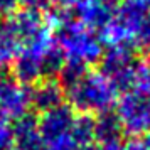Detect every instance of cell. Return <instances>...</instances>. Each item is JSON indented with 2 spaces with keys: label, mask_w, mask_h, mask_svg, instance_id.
<instances>
[{
  "label": "cell",
  "mask_w": 150,
  "mask_h": 150,
  "mask_svg": "<svg viewBox=\"0 0 150 150\" xmlns=\"http://www.w3.org/2000/svg\"><path fill=\"white\" fill-rule=\"evenodd\" d=\"M46 19L51 27H54V42L66 59L79 61L86 66L100 61L105 47L98 32L79 24L66 8L49 12L46 14Z\"/></svg>",
  "instance_id": "1"
},
{
  "label": "cell",
  "mask_w": 150,
  "mask_h": 150,
  "mask_svg": "<svg viewBox=\"0 0 150 150\" xmlns=\"http://www.w3.org/2000/svg\"><path fill=\"white\" fill-rule=\"evenodd\" d=\"M66 95L69 96L74 111L86 115H100L105 111H111L118 101L120 91L101 73L88 71L81 81L73 86Z\"/></svg>",
  "instance_id": "2"
},
{
  "label": "cell",
  "mask_w": 150,
  "mask_h": 150,
  "mask_svg": "<svg viewBox=\"0 0 150 150\" xmlns=\"http://www.w3.org/2000/svg\"><path fill=\"white\" fill-rule=\"evenodd\" d=\"M150 14V7L143 0H122L115 8L108 25L100 32L108 46H133L143 22Z\"/></svg>",
  "instance_id": "3"
},
{
  "label": "cell",
  "mask_w": 150,
  "mask_h": 150,
  "mask_svg": "<svg viewBox=\"0 0 150 150\" xmlns=\"http://www.w3.org/2000/svg\"><path fill=\"white\" fill-rule=\"evenodd\" d=\"M135 46H108L100 57V73L116 86L118 91L133 89L138 66Z\"/></svg>",
  "instance_id": "4"
},
{
  "label": "cell",
  "mask_w": 150,
  "mask_h": 150,
  "mask_svg": "<svg viewBox=\"0 0 150 150\" xmlns=\"http://www.w3.org/2000/svg\"><path fill=\"white\" fill-rule=\"evenodd\" d=\"M115 106V115L123 133L138 138L150 132V95L138 89H128L123 91Z\"/></svg>",
  "instance_id": "5"
},
{
  "label": "cell",
  "mask_w": 150,
  "mask_h": 150,
  "mask_svg": "<svg viewBox=\"0 0 150 150\" xmlns=\"http://www.w3.org/2000/svg\"><path fill=\"white\" fill-rule=\"evenodd\" d=\"M74 118L76 111L73 110L71 105H61L57 108H52L42 113V116L37 120L42 143L52 145V143L62 142V140H69Z\"/></svg>",
  "instance_id": "6"
},
{
  "label": "cell",
  "mask_w": 150,
  "mask_h": 150,
  "mask_svg": "<svg viewBox=\"0 0 150 150\" xmlns=\"http://www.w3.org/2000/svg\"><path fill=\"white\" fill-rule=\"evenodd\" d=\"M0 106L14 120L29 113L30 108L29 88L7 73H0Z\"/></svg>",
  "instance_id": "7"
},
{
  "label": "cell",
  "mask_w": 150,
  "mask_h": 150,
  "mask_svg": "<svg viewBox=\"0 0 150 150\" xmlns=\"http://www.w3.org/2000/svg\"><path fill=\"white\" fill-rule=\"evenodd\" d=\"M29 98H30V106L35 111L46 113L49 110L64 105L66 91L56 78H46L32 84V88L29 89Z\"/></svg>",
  "instance_id": "8"
},
{
  "label": "cell",
  "mask_w": 150,
  "mask_h": 150,
  "mask_svg": "<svg viewBox=\"0 0 150 150\" xmlns=\"http://www.w3.org/2000/svg\"><path fill=\"white\" fill-rule=\"evenodd\" d=\"M73 17L84 27L95 32H101L108 25L113 15V7H108L98 0H78L73 5Z\"/></svg>",
  "instance_id": "9"
},
{
  "label": "cell",
  "mask_w": 150,
  "mask_h": 150,
  "mask_svg": "<svg viewBox=\"0 0 150 150\" xmlns=\"http://www.w3.org/2000/svg\"><path fill=\"white\" fill-rule=\"evenodd\" d=\"M14 137V145L21 150H42L44 143L39 135L37 118L30 111L25 115L15 118L14 127L10 128Z\"/></svg>",
  "instance_id": "10"
},
{
  "label": "cell",
  "mask_w": 150,
  "mask_h": 150,
  "mask_svg": "<svg viewBox=\"0 0 150 150\" xmlns=\"http://www.w3.org/2000/svg\"><path fill=\"white\" fill-rule=\"evenodd\" d=\"M21 47L19 35L10 19L0 21V68H7L8 64H12L21 52Z\"/></svg>",
  "instance_id": "11"
},
{
  "label": "cell",
  "mask_w": 150,
  "mask_h": 150,
  "mask_svg": "<svg viewBox=\"0 0 150 150\" xmlns=\"http://www.w3.org/2000/svg\"><path fill=\"white\" fill-rule=\"evenodd\" d=\"M123 130L113 111H105L95 118V140L98 143L122 142Z\"/></svg>",
  "instance_id": "12"
},
{
  "label": "cell",
  "mask_w": 150,
  "mask_h": 150,
  "mask_svg": "<svg viewBox=\"0 0 150 150\" xmlns=\"http://www.w3.org/2000/svg\"><path fill=\"white\" fill-rule=\"evenodd\" d=\"M71 140L76 143V147H83L95 142V116L86 113L76 115L71 130Z\"/></svg>",
  "instance_id": "13"
},
{
  "label": "cell",
  "mask_w": 150,
  "mask_h": 150,
  "mask_svg": "<svg viewBox=\"0 0 150 150\" xmlns=\"http://www.w3.org/2000/svg\"><path fill=\"white\" fill-rule=\"evenodd\" d=\"M86 73H88V66L86 64H83L79 61H73V59H66L61 71H59V74H57V81L61 83L64 91L68 93L73 86H76L84 78Z\"/></svg>",
  "instance_id": "14"
},
{
  "label": "cell",
  "mask_w": 150,
  "mask_h": 150,
  "mask_svg": "<svg viewBox=\"0 0 150 150\" xmlns=\"http://www.w3.org/2000/svg\"><path fill=\"white\" fill-rule=\"evenodd\" d=\"M66 61V56L62 54V51L57 47V44H52L49 51L42 57V79L46 78H56L61 71L62 64Z\"/></svg>",
  "instance_id": "15"
},
{
  "label": "cell",
  "mask_w": 150,
  "mask_h": 150,
  "mask_svg": "<svg viewBox=\"0 0 150 150\" xmlns=\"http://www.w3.org/2000/svg\"><path fill=\"white\" fill-rule=\"evenodd\" d=\"M133 89L150 95V61H140L135 71Z\"/></svg>",
  "instance_id": "16"
},
{
  "label": "cell",
  "mask_w": 150,
  "mask_h": 150,
  "mask_svg": "<svg viewBox=\"0 0 150 150\" xmlns=\"http://www.w3.org/2000/svg\"><path fill=\"white\" fill-rule=\"evenodd\" d=\"M21 0H0V21L10 19L19 12Z\"/></svg>",
  "instance_id": "17"
},
{
  "label": "cell",
  "mask_w": 150,
  "mask_h": 150,
  "mask_svg": "<svg viewBox=\"0 0 150 150\" xmlns=\"http://www.w3.org/2000/svg\"><path fill=\"white\" fill-rule=\"evenodd\" d=\"M137 42L143 47V51H145V54L149 56V61H150V14H149V17H147V21L143 22L140 32H138Z\"/></svg>",
  "instance_id": "18"
},
{
  "label": "cell",
  "mask_w": 150,
  "mask_h": 150,
  "mask_svg": "<svg viewBox=\"0 0 150 150\" xmlns=\"http://www.w3.org/2000/svg\"><path fill=\"white\" fill-rule=\"evenodd\" d=\"M76 150H123V143L122 142H115V143H88L78 147Z\"/></svg>",
  "instance_id": "19"
},
{
  "label": "cell",
  "mask_w": 150,
  "mask_h": 150,
  "mask_svg": "<svg viewBox=\"0 0 150 150\" xmlns=\"http://www.w3.org/2000/svg\"><path fill=\"white\" fill-rule=\"evenodd\" d=\"M22 5H25V8L30 10H37V12H44L51 7L52 0H21Z\"/></svg>",
  "instance_id": "20"
},
{
  "label": "cell",
  "mask_w": 150,
  "mask_h": 150,
  "mask_svg": "<svg viewBox=\"0 0 150 150\" xmlns=\"http://www.w3.org/2000/svg\"><path fill=\"white\" fill-rule=\"evenodd\" d=\"M76 143L69 138V140H62V142L52 143V145H44L42 150H76Z\"/></svg>",
  "instance_id": "21"
},
{
  "label": "cell",
  "mask_w": 150,
  "mask_h": 150,
  "mask_svg": "<svg viewBox=\"0 0 150 150\" xmlns=\"http://www.w3.org/2000/svg\"><path fill=\"white\" fill-rule=\"evenodd\" d=\"M123 150H149V149L145 147L143 140H140V138H132L130 142L123 143Z\"/></svg>",
  "instance_id": "22"
},
{
  "label": "cell",
  "mask_w": 150,
  "mask_h": 150,
  "mask_svg": "<svg viewBox=\"0 0 150 150\" xmlns=\"http://www.w3.org/2000/svg\"><path fill=\"white\" fill-rule=\"evenodd\" d=\"M10 128V116L5 113V110L0 106V132H5Z\"/></svg>",
  "instance_id": "23"
},
{
  "label": "cell",
  "mask_w": 150,
  "mask_h": 150,
  "mask_svg": "<svg viewBox=\"0 0 150 150\" xmlns=\"http://www.w3.org/2000/svg\"><path fill=\"white\" fill-rule=\"evenodd\" d=\"M78 0H52V4H56L59 8H66L68 10L69 7H73Z\"/></svg>",
  "instance_id": "24"
},
{
  "label": "cell",
  "mask_w": 150,
  "mask_h": 150,
  "mask_svg": "<svg viewBox=\"0 0 150 150\" xmlns=\"http://www.w3.org/2000/svg\"><path fill=\"white\" fill-rule=\"evenodd\" d=\"M98 2H101V4H105V5H108V7H113L115 8L122 0H98Z\"/></svg>",
  "instance_id": "25"
},
{
  "label": "cell",
  "mask_w": 150,
  "mask_h": 150,
  "mask_svg": "<svg viewBox=\"0 0 150 150\" xmlns=\"http://www.w3.org/2000/svg\"><path fill=\"white\" fill-rule=\"evenodd\" d=\"M143 143H145V147L150 150V132L149 133H145V140H143Z\"/></svg>",
  "instance_id": "26"
},
{
  "label": "cell",
  "mask_w": 150,
  "mask_h": 150,
  "mask_svg": "<svg viewBox=\"0 0 150 150\" xmlns=\"http://www.w3.org/2000/svg\"><path fill=\"white\" fill-rule=\"evenodd\" d=\"M12 150H21V149H12Z\"/></svg>",
  "instance_id": "27"
}]
</instances>
